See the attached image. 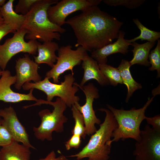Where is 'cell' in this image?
<instances>
[{"label":"cell","mask_w":160,"mask_h":160,"mask_svg":"<svg viewBox=\"0 0 160 160\" xmlns=\"http://www.w3.org/2000/svg\"><path fill=\"white\" fill-rule=\"evenodd\" d=\"M66 24L76 37L75 47L81 46L92 52L117 39L123 23L94 6L67 20Z\"/></svg>","instance_id":"6da1fadb"},{"label":"cell","mask_w":160,"mask_h":160,"mask_svg":"<svg viewBox=\"0 0 160 160\" xmlns=\"http://www.w3.org/2000/svg\"><path fill=\"white\" fill-rule=\"evenodd\" d=\"M58 0H39L30 11L24 15V20L21 28L27 32L25 38L38 40L43 42L60 39V34L66 30L55 25L49 19L47 10Z\"/></svg>","instance_id":"7a4b0ae2"},{"label":"cell","mask_w":160,"mask_h":160,"mask_svg":"<svg viewBox=\"0 0 160 160\" xmlns=\"http://www.w3.org/2000/svg\"><path fill=\"white\" fill-rule=\"evenodd\" d=\"M105 116L100 128L91 135L87 144L78 153L68 156L76 157L77 160L87 158L88 160H108L111 147V138L113 131L118 126L112 113L108 109L100 108Z\"/></svg>","instance_id":"3957f363"},{"label":"cell","mask_w":160,"mask_h":160,"mask_svg":"<svg viewBox=\"0 0 160 160\" xmlns=\"http://www.w3.org/2000/svg\"><path fill=\"white\" fill-rule=\"evenodd\" d=\"M154 96L149 98L143 107L136 109L132 108L128 110L117 109L109 104L106 105L108 108L113 113L117 122L118 126L113 132L111 142H117L132 138L137 141L140 139V124L146 117V110L152 102Z\"/></svg>","instance_id":"277c9868"},{"label":"cell","mask_w":160,"mask_h":160,"mask_svg":"<svg viewBox=\"0 0 160 160\" xmlns=\"http://www.w3.org/2000/svg\"><path fill=\"white\" fill-rule=\"evenodd\" d=\"M43 104L52 105L54 109L52 112L48 109H45L39 112L41 124L38 127H33V130L34 135L38 140L51 141L52 140L53 132L61 133L64 130V124L68 120L64 115V112L67 106L65 102L58 97L54 102L38 99L35 103L30 105V106L41 105Z\"/></svg>","instance_id":"5b68a950"},{"label":"cell","mask_w":160,"mask_h":160,"mask_svg":"<svg viewBox=\"0 0 160 160\" xmlns=\"http://www.w3.org/2000/svg\"><path fill=\"white\" fill-rule=\"evenodd\" d=\"M64 81L60 84L51 83L49 79L45 77L42 80L38 82H27L22 86L25 90L36 89L44 92L47 95V101H51L53 98L57 97L64 101L67 107L71 108L72 105L79 103V97L76 95L79 90L77 83L74 82L75 78L72 74L65 75Z\"/></svg>","instance_id":"8992f818"},{"label":"cell","mask_w":160,"mask_h":160,"mask_svg":"<svg viewBox=\"0 0 160 160\" xmlns=\"http://www.w3.org/2000/svg\"><path fill=\"white\" fill-rule=\"evenodd\" d=\"M72 48V46L70 45L59 47L57 50L56 63L46 73L45 77L52 79L54 83H58L60 76L67 71H71L73 75V68L79 65L88 54L87 51L81 46L78 47L76 50Z\"/></svg>","instance_id":"52a82bcc"},{"label":"cell","mask_w":160,"mask_h":160,"mask_svg":"<svg viewBox=\"0 0 160 160\" xmlns=\"http://www.w3.org/2000/svg\"><path fill=\"white\" fill-rule=\"evenodd\" d=\"M27 32L21 28L16 31L12 37L7 39L2 44H0V68L5 70L12 58L20 52L36 55L38 42L30 40L28 42L24 39Z\"/></svg>","instance_id":"ba28073f"},{"label":"cell","mask_w":160,"mask_h":160,"mask_svg":"<svg viewBox=\"0 0 160 160\" xmlns=\"http://www.w3.org/2000/svg\"><path fill=\"white\" fill-rule=\"evenodd\" d=\"M140 136L133 152L135 160H160V132L146 125Z\"/></svg>","instance_id":"9c48e42d"},{"label":"cell","mask_w":160,"mask_h":160,"mask_svg":"<svg viewBox=\"0 0 160 160\" xmlns=\"http://www.w3.org/2000/svg\"><path fill=\"white\" fill-rule=\"evenodd\" d=\"M102 0H62L47 10L48 17L53 23L60 27L66 24L65 19L70 14L78 11L82 12L89 7L97 6Z\"/></svg>","instance_id":"30bf717a"},{"label":"cell","mask_w":160,"mask_h":160,"mask_svg":"<svg viewBox=\"0 0 160 160\" xmlns=\"http://www.w3.org/2000/svg\"><path fill=\"white\" fill-rule=\"evenodd\" d=\"M80 88L83 92L86 97V103L81 106L79 103L74 105L82 114L84 120L86 134L92 135L96 131L95 124L100 125L101 120L96 116L93 109V103L95 99L100 97L98 89L93 83H89L87 85Z\"/></svg>","instance_id":"8fae6325"},{"label":"cell","mask_w":160,"mask_h":160,"mask_svg":"<svg viewBox=\"0 0 160 160\" xmlns=\"http://www.w3.org/2000/svg\"><path fill=\"white\" fill-rule=\"evenodd\" d=\"M0 116L3 125L14 140L20 142L30 148L36 149L31 143L26 130L19 120L16 113L11 106L0 109Z\"/></svg>","instance_id":"7c38bea8"},{"label":"cell","mask_w":160,"mask_h":160,"mask_svg":"<svg viewBox=\"0 0 160 160\" xmlns=\"http://www.w3.org/2000/svg\"><path fill=\"white\" fill-rule=\"evenodd\" d=\"M38 65L31 60L28 54L17 59L15 65L16 80L15 88L19 90L26 82L32 81L36 83L41 81V77L38 73Z\"/></svg>","instance_id":"4fadbf2b"},{"label":"cell","mask_w":160,"mask_h":160,"mask_svg":"<svg viewBox=\"0 0 160 160\" xmlns=\"http://www.w3.org/2000/svg\"><path fill=\"white\" fill-rule=\"evenodd\" d=\"M0 78V101L7 103H15L25 100L38 101L33 94V89H30L28 94L17 93L13 91L11 86L16 83V76L12 75L8 70H3Z\"/></svg>","instance_id":"5bb4252c"},{"label":"cell","mask_w":160,"mask_h":160,"mask_svg":"<svg viewBox=\"0 0 160 160\" xmlns=\"http://www.w3.org/2000/svg\"><path fill=\"white\" fill-rule=\"evenodd\" d=\"M125 33L124 31L120 30L116 41L92 52L91 57L96 61L98 64H101L106 63L107 57L111 55L117 53L124 54L127 53L130 43L124 39Z\"/></svg>","instance_id":"9a60e30c"},{"label":"cell","mask_w":160,"mask_h":160,"mask_svg":"<svg viewBox=\"0 0 160 160\" xmlns=\"http://www.w3.org/2000/svg\"><path fill=\"white\" fill-rule=\"evenodd\" d=\"M82 61L84 73L80 84H77L79 87H83L86 82L92 79L95 80L103 86L110 84L108 81L100 70L96 61L87 54Z\"/></svg>","instance_id":"2e32d148"},{"label":"cell","mask_w":160,"mask_h":160,"mask_svg":"<svg viewBox=\"0 0 160 160\" xmlns=\"http://www.w3.org/2000/svg\"><path fill=\"white\" fill-rule=\"evenodd\" d=\"M30 148L13 140L0 150V160H30Z\"/></svg>","instance_id":"e0dca14e"},{"label":"cell","mask_w":160,"mask_h":160,"mask_svg":"<svg viewBox=\"0 0 160 160\" xmlns=\"http://www.w3.org/2000/svg\"><path fill=\"white\" fill-rule=\"evenodd\" d=\"M59 48L58 44L52 41L38 42L37 46V56H34V62L38 65L44 63L52 68L57 61L55 52Z\"/></svg>","instance_id":"ac0fdd59"},{"label":"cell","mask_w":160,"mask_h":160,"mask_svg":"<svg viewBox=\"0 0 160 160\" xmlns=\"http://www.w3.org/2000/svg\"><path fill=\"white\" fill-rule=\"evenodd\" d=\"M131 65L129 61L123 59L117 68L119 70L122 80L127 89V93L125 102L128 103L133 93L136 90L141 89L142 87L141 84L136 81L133 78L129 70Z\"/></svg>","instance_id":"d6986e66"},{"label":"cell","mask_w":160,"mask_h":160,"mask_svg":"<svg viewBox=\"0 0 160 160\" xmlns=\"http://www.w3.org/2000/svg\"><path fill=\"white\" fill-rule=\"evenodd\" d=\"M156 42L148 41L145 43L139 44L135 42L130 43V45L134 47L132 50L133 57L129 61L132 66L138 64L146 66H150L148 60V56L151 49L154 45Z\"/></svg>","instance_id":"ffe728a7"},{"label":"cell","mask_w":160,"mask_h":160,"mask_svg":"<svg viewBox=\"0 0 160 160\" xmlns=\"http://www.w3.org/2000/svg\"><path fill=\"white\" fill-rule=\"evenodd\" d=\"M14 0H9L1 7L0 12L4 23L9 25L17 31L20 29L24 16L16 13L13 8Z\"/></svg>","instance_id":"44dd1931"},{"label":"cell","mask_w":160,"mask_h":160,"mask_svg":"<svg viewBox=\"0 0 160 160\" xmlns=\"http://www.w3.org/2000/svg\"><path fill=\"white\" fill-rule=\"evenodd\" d=\"M133 21L140 31V34L135 38L127 40L129 43L135 42L137 40H147L149 42H156L160 38V32L151 30L143 25L138 19H133Z\"/></svg>","instance_id":"7402d4cb"},{"label":"cell","mask_w":160,"mask_h":160,"mask_svg":"<svg viewBox=\"0 0 160 160\" xmlns=\"http://www.w3.org/2000/svg\"><path fill=\"white\" fill-rule=\"evenodd\" d=\"M101 72L108 81L110 84L114 86L123 84L120 72L117 68L107 63L98 64Z\"/></svg>","instance_id":"603a6c76"},{"label":"cell","mask_w":160,"mask_h":160,"mask_svg":"<svg viewBox=\"0 0 160 160\" xmlns=\"http://www.w3.org/2000/svg\"><path fill=\"white\" fill-rule=\"evenodd\" d=\"M71 110L75 121V125L71 130V133L72 135H79L84 139L87 134L83 116L74 105L71 107Z\"/></svg>","instance_id":"cb8c5ba5"},{"label":"cell","mask_w":160,"mask_h":160,"mask_svg":"<svg viewBox=\"0 0 160 160\" xmlns=\"http://www.w3.org/2000/svg\"><path fill=\"white\" fill-rule=\"evenodd\" d=\"M150 65L151 66L149 70L157 71L156 78L160 77V40H157V45L155 48L151 50L148 56Z\"/></svg>","instance_id":"d4e9b609"},{"label":"cell","mask_w":160,"mask_h":160,"mask_svg":"<svg viewBox=\"0 0 160 160\" xmlns=\"http://www.w3.org/2000/svg\"><path fill=\"white\" fill-rule=\"evenodd\" d=\"M103 1L111 6H122L129 9H135L141 5L145 0H103Z\"/></svg>","instance_id":"484cf974"},{"label":"cell","mask_w":160,"mask_h":160,"mask_svg":"<svg viewBox=\"0 0 160 160\" xmlns=\"http://www.w3.org/2000/svg\"><path fill=\"white\" fill-rule=\"evenodd\" d=\"M39 0H19L15 7L17 13L25 15L28 13Z\"/></svg>","instance_id":"4316f807"},{"label":"cell","mask_w":160,"mask_h":160,"mask_svg":"<svg viewBox=\"0 0 160 160\" xmlns=\"http://www.w3.org/2000/svg\"><path fill=\"white\" fill-rule=\"evenodd\" d=\"M13 140L7 129L3 125L0 118V146L3 147L11 143Z\"/></svg>","instance_id":"83f0119b"},{"label":"cell","mask_w":160,"mask_h":160,"mask_svg":"<svg viewBox=\"0 0 160 160\" xmlns=\"http://www.w3.org/2000/svg\"><path fill=\"white\" fill-rule=\"evenodd\" d=\"M81 137L79 135L73 134L71 138L65 143L66 149L69 150L72 148L77 149L81 143Z\"/></svg>","instance_id":"f1b7e54d"},{"label":"cell","mask_w":160,"mask_h":160,"mask_svg":"<svg viewBox=\"0 0 160 160\" xmlns=\"http://www.w3.org/2000/svg\"><path fill=\"white\" fill-rule=\"evenodd\" d=\"M145 119L148 125H151L155 130L160 132V115L158 114L152 117H146Z\"/></svg>","instance_id":"f546056e"},{"label":"cell","mask_w":160,"mask_h":160,"mask_svg":"<svg viewBox=\"0 0 160 160\" xmlns=\"http://www.w3.org/2000/svg\"><path fill=\"white\" fill-rule=\"evenodd\" d=\"M16 31L13 27L9 25L4 23L0 25V41L4 36L8 33H14Z\"/></svg>","instance_id":"4dcf8cb0"},{"label":"cell","mask_w":160,"mask_h":160,"mask_svg":"<svg viewBox=\"0 0 160 160\" xmlns=\"http://www.w3.org/2000/svg\"><path fill=\"white\" fill-rule=\"evenodd\" d=\"M66 158V157L63 155L56 157L55 151H52L45 158L40 159L38 160H65Z\"/></svg>","instance_id":"1f68e13d"},{"label":"cell","mask_w":160,"mask_h":160,"mask_svg":"<svg viewBox=\"0 0 160 160\" xmlns=\"http://www.w3.org/2000/svg\"><path fill=\"white\" fill-rule=\"evenodd\" d=\"M160 85L158 86L156 88L154 89L152 91V94L154 97L155 96L158 94H159V93L157 92V91H159L160 90Z\"/></svg>","instance_id":"d6a6232c"},{"label":"cell","mask_w":160,"mask_h":160,"mask_svg":"<svg viewBox=\"0 0 160 160\" xmlns=\"http://www.w3.org/2000/svg\"><path fill=\"white\" fill-rule=\"evenodd\" d=\"M5 0H0V7L3 6L5 4Z\"/></svg>","instance_id":"836d02e7"},{"label":"cell","mask_w":160,"mask_h":160,"mask_svg":"<svg viewBox=\"0 0 160 160\" xmlns=\"http://www.w3.org/2000/svg\"><path fill=\"white\" fill-rule=\"evenodd\" d=\"M0 8L1 7H0V25L4 23L2 17V16L1 15V12H0Z\"/></svg>","instance_id":"e575fe53"},{"label":"cell","mask_w":160,"mask_h":160,"mask_svg":"<svg viewBox=\"0 0 160 160\" xmlns=\"http://www.w3.org/2000/svg\"><path fill=\"white\" fill-rule=\"evenodd\" d=\"M3 70L0 68V76H1Z\"/></svg>","instance_id":"d590c367"},{"label":"cell","mask_w":160,"mask_h":160,"mask_svg":"<svg viewBox=\"0 0 160 160\" xmlns=\"http://www.w3.org/2000/svg\"><path fill=\"white\" fill-rule=\"evenodd\" d=\"M65 160H70L68 159H67L66 158Z\"/></svg>","instance_id":"8d00e7d4"},{"label":"cell","mask_w":160,"mask_h":160,"mask_svg":"<svg viewBox=\"0 0 160 160\" xmlns=\"http://www.w3.org/2000/svg\"><path fill=\"white\" fill-rule=\"evenodd\" d=\"M0 118H1V116H0Z\"/></svg>","instance_id":"74e56055"}]
</instances>
